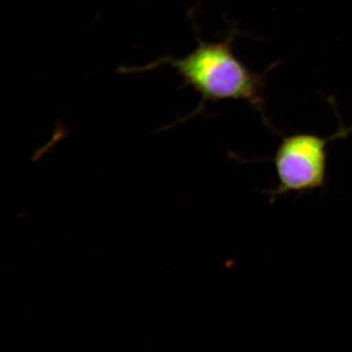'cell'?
Segmentation results:
<instances>
[{
    "mask_svg": "<svg viewBox=\"0 0 352 352\" xmlns=\"http://www.w3.org/2000/svg\"><path fill=\"white\" fill-rule=\"evenodd\" d=\"M195 32L198 45L186 56H164L145 66L120 68L119 73H143L170 66L182 78L183 87L193 88L201 96L199 105L184 120L204 113L210 102L244 101L256 110L268 129L275 131L264 110L263 89L267 73H254L236 55L233 43L238 32L231 27L221 41L212 43L204 41L198 30Z\"/></svg>",
    "mask_w": 352,
    "mask_h": 352,
    "instance_id": "1",
    "label": "cell"
},
{
    "mask_svg": "<svg viewBox=\"0 0 352 352\" xmlns=\"http://www.w3.org/2000/svg\"><path fill=\"white\" fill-rule=\"evenodd\" d=\"M352 126L340 122L337 132L322 138L309 132L284 136L271 161L274 164L277 185L264 193L274 203L279 197L307 193L323 188L327 182L328 148L338 139L346 138Z\"/></svg>",
    "mask_w": 352,
    "mask_h": 352,
    "instance_id": "2",
    "label": "cell"
}]
</instances>
